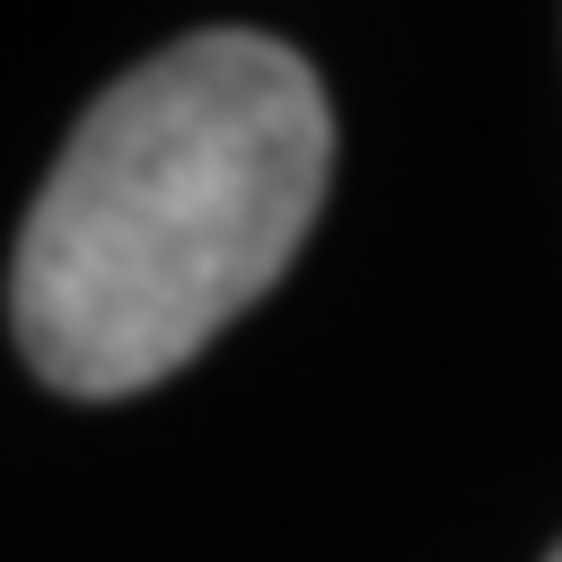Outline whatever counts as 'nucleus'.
Instances as JSON below:
<instances>
[{"mask_svg": "<svg viewBox=\"0 0 562 562\" xmlns=\"http://www.w3.org/2000/svg\"><path fill=\"white\" fill-rule=\"evenodd\" d=\"M334 176L316 70L246 26L184 35L123 70L53 158L18 263L9 334L61 395H140L246 316Z\"/></svg>", "mask_w": 562, "mask_h": 562, "instance_id": "1", "label": "nucleus"}, {"mask_svg": "<svg viewBox=\"0 0 562 562\" xmlns=\"http://www.w3.org/2000/svg\"><path fill=\"white\" fill-rule=\"evenodd\" d=\"M544 562H562V544H553V553H544Z\"/></svg>", "mask_w": 562, "mask_h": 562, "instance_id": "2", "label": "nucleus"}]
</instances>
